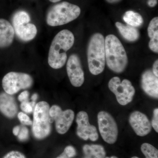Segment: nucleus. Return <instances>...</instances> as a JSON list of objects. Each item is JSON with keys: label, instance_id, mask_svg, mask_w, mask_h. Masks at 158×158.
<instances>
[{"label": "nucleus", "instance_id": "obj_1", "mask_svg": "<svg viewBox=\"0 0 158 158\" xmlns=\"http://www.w3.org/2000/svg\"><path fill=\"white\" fill-rule=\"evenodd\" d=\"M75 37L72 32L68 30L60 31L54 37L49 51L48 62L54 69L62 68L67 59L66 52L73 46Z\"/></svg>", "mask_w": 158, "mask_h": 158}, {"label": "nucleus", "instance_id": "obj_2", "mask_svg": "<svg viewBox=\"0 0 158 158\" xmlns=\"http://www.w3.org/2000/svg\"><path fill=\"white\" fill-rule=\"evenodd\" d=\"M106 62L110 69L120 73L127 67L128 58L124 47L119 40L113 34L105 39Z\"/></svg>", "mask_w": 158, "mask_h": 158}, {"label": "nucleus", "instance_id": "obj_3", "mask_svg": "<svg viewBox=\"0 0 158 158\" xmlns=\"http://www.w3.org/2000/svg\"><path fill=\"white\" fill-rule=\"evenodd\" d=\"M88 68L91 74L98 75L103 72L106 65L105 38L100 33L94 34L88 43Z\"/></svg>", "mask_w": 158, "mask_h": 158}, {"label": "nucleus", "instance_id": "obj_4", "mask_svg": "<svg viewBox=\"0 0 158 158\" xmlns=\"http://www.w3.org/2000/svg\"><path fill=\"white\" fill-rule=\"evenodd\" d=\"M81 12L78 6L62 2L51 7L47 14L46 22L51 27L63 25L76 19Z\"/></svg>", "mask_w": 158, "mask_h": 158}, {"label": "nucleus", "instance_id": "obj_5", "mask_svg": "<svg viewBox=\"0 0 158 158\" xmlns=\"http://www.w3.org/2000/svg\"><path fill=\"white\" fill-rule=\"evenodd\" d=\"M49 110V105L45 101L35 105L32 132L34 137L38 140L44 139L50 134L51 123L53 120L50 116Z\"/></svg>", "mask_w": 158, "mask_h": 158}, {"label": "nucleus", "instance_id": "obj_6", "mask_svg": "<svg viewBox=\"0 0 158 158\" xmlns=\"http://www.w3.org/2000/svg\"><path fill=\"white\" fill-rule=\"evenodd\" d=\"M31 18L25 11H17L12 18V27L18 37L23 41H29L35 38L37 29L35 25L30 23Z\"/></svg>", "mask_w": 158, "mask_h": 158}, {"label": "nucleus", "instance_id": "obj_7", "mask_svg": "<svg viewBox=\"0 0 158 158\" xmlns=\"http://www.w3.org/2000/svg\"><path fill=\"white\" fill-rule=\"evenodd\" d=\"M33 83V79L30 75L15 72L6 74L2 81L3 89L10 95L17 93L20 90L31 88Z\"/></svg>", "mask_w": 158, "mask_h": 158}, {"label": "nucleus", "instance_id": "obj_8", "mask_svg": "<svg viewBox=\"0 0 158 158\" xmlns=\"http://www.w3.org/2000/svg\"><path fill=\"white\" fill-rule=\"evenodd\" d=\"M108 87L120 105L126 106L132 101L135 89L129 80L124 79L121 82L118 77H113L109 81Z\"/></svg>", "mask_w": 158, "mask_h": 158}, {"label": "nucleus", "instance_id": "obj_9", "mask_svg": "<svg viewBox=\"0 0 158 158\" xmlns=\"http://www.w3.org/2000/svg\"><path fill=\"white\" fill-rule=\"evenodd\" d=\"M98 122L103 139L109 144L115 143L118 138V128L112 115L106 111H101L98 114Z\"/></svg>", "mask_w": 158, "mask_h": 158}, {"label": "nucleus", "instance_id": "obj_10", "mask_svg": "<svg viewBox=\"0 0 158 158\" xmlns=\"http://www.w3.org/2000/svg\"><path fill=\"white\" fill-rule=\"evenodd\" d=\"M50 116L56 122L57 132L64 135L69 131L74 119V112L71 110L62 111L59 106L53 105L50 108Z\"/></svg>", "mask_w": 158, "mask_h": 158}, {"label": "nucleus", "instance_id": "obj_11", "mask_svg": "<svg viewBox=\"0 0 158 158\" xmlns=\"http://www.w3.org/2000/svg\"><path fill=\"white\" fill-rule=\"evenodd\" d=\"M76 122L77 124V134L83 140L95 141L98 139L99 135L96 127L90 124L89 116L87 112L81 111L77 114Z\"/></svg>", "mask_w": 158, "mask_h": 158}, {"label": "nucleus", "instance_id": "obj_12", "mask_svg": "<svg viewBox=\"0 0 158 158\" xmlns=\"http://www.w3.org/2000/svg\"><path fill=\"white\" fill-rule=\"evenodd\" d=\"M67 75L71 84L75 87L81 86L85 81V74L81 63L77 54L71 55L66 64Z\"/></svg>", "mask_w": 158, "mask_h": 158}, {"label": "nucleus", "instance_id": "obj_13", "mask_svg": "<svg viewBox=\"0 0 158 158\" xmlns=\"http://www.w3.org/2000/svg\"><path fill=\"white\" fill-rule=\"evenodd\" d=\"M130 124L137 135L144 137L152 131L151 123L147 116L138 111L131 113L129 118Z\"/></svg>", "mask_w": 158, "mask_h": 158}, {"label": "nucleus", "instance_id": "obj_14", "mask_svg": "<svg viewBox=\"0 0 158 158\" xmlns=\"http://www.w3.org/2000/svg\"><path fill=\"white\" fill-rule=\"evenodd\" d=\"M141 86L144 92L151 97L158 98V78L152 71H145L141 76Z\"/></svg>", "mask_w": 158, "mask_h": 158}, {"label": "nucleus", "instance_id": "obj_15", "mask_svg": "<svg viewBox=\"0 0 158 158\" xmlns=\"http://www.w3.org/2000/svg\"><path fill=\"white\" fill-rule=\"evenodd\" d=\"M0 112L7 118H14L18 113V106L12 95L6 92L0 93Z\"/></svg>", "mask_w": 158, "mask_h": 158}, {"label": "nucleus", "instance_id": "obj_16", "mask_svg": "<svg viewBox=\"0 0 158 158\" xmlns=\"http://www.w3.org/2000/svg\"><path fill=\"white\" fill-rule=\"evenodd\" d=\"M14 36V30L11 24L7 20L0 19V48L11 45Z\"/></svg>", "mask_w": 158, "mask_h": 158}, {"label": "nucleus", "instance_id": "obj_17", "mask_svg": "<svg viewBox=\"0 0 158 158\" xmlns=\"http://www.w3.org/2000/svg\"><path fill=\"white\" fill-rule=\"evenodd\" d=\"M148 37L150 38L149 47L151 50L158 53V18H154L151 21L148 28Z\"/></svg>", "mask_w": 158, "mask_h": 158}, {"label": "nucleus", "instance_id": "obj_18", "mask_svg": "<svg viewBox=\"0 0 158 158\" xmlns=\"http://www.w3.org/2000/svg\"><path fill=\"white\" fill-rule=\"evenodd\" d=\"M116 26L122 36L130 42H135L139 39L140 34L138 29L127 25H125L120 22L116 23Z\"/></svg>", "mask_w": 158, "mask_h": 158}, {"label": "nucleus", "instance_id": "obj_19", "mask_svg": "<svg viewBox=\"0 0 158 158\" xmlns=\"http://www.w3.org/2000/svg\"><path fill=\"white\" fill-rule=\"evenodd\" d=\"M83 151L87 157H89L94 156L97 158H104L106 155L104 148L99 144H86L83 147Z\"/></svg>", "mask_w": 158, "mask_h": 158}, {"label": "nucleus", "instance_id": "obj_20", "mask_svg": "<svg viewBox=\"0 0 158 158\" xmlns=\"http://www.w3.org/2000/svg\"><path fill=\"white\" fill-rule=\"evenodd\" d=\"M123 19L127 25L136 28L140 27L143 23V19L141 15L133 11H126Z\"/></svg>", "mask_w": 158, "mask_h": 158}, {"label": "nucleus", "instance_id": "obj_21", "mask_svg": "<svg viewBox=\"0 0 158 158\" xmlns=\"http://www.w3.org/2000/svg\"><path fill=\"white\" fill-rule=\"evenodd\" d=\"M141 150L146 158H158V151L155 147L148 143L141 145Z\"/></svg>", "mask_w": 158, "mask_h": 158}, {"label": "nucleus", "instance_id": "obj_22", "mask_svg": "<svg viewBox=\"0 0 158 158\" xmlns=\"http://www.w3.org/2000/svg\"><path fill=\"white\" fill-rule=\"evenodd\" d=\"M18 118L23 124L25 125H32L33 122L25 113L20 112L18 114Z\"/></svg>", "mask_w": 158, "mask_h": 158}, {"label": "nucleus", "instance_id": "obj_23", "mask_svg": "<svg viewBox=\"0 0 158 158\" xmlns=\"http://www.w3.org/2000/svg\"><path fill=\"white\" fill-rule=\"evenodd\" d=\"M18 138L21 141H24L29 138V131L28 129L25 127H22L18 135Z\"/></svg>", "mask_w": 158, "mask_h": 158}, {"label": "nucleus", "instance_id": "obj_24", "mask_svg": "<svg viewBox=\"0 0 158 158\" xmlns=\"http://www.w3.org/2000/svg\"><path fill=\"white\" fill-rule=\"evenodd\" d=\"M2 158H26V157L19 151H12L6 154Z\"/></svg>", "mask_w": 158, "mask_h": 158}, {"label": "nucleus", "instance_id": "obj_25", "mask_svg": "<svg viewBox=\"0 0 158 158\" xmlns=\"http://www.w3.org/2000/svg\"><path fill=\"white\" fill-rule=\"evenodd\" d=\"M20 107L24 112L28 113H32L33 112V109H34V107L31 104V102H29L28 101L21 102Z\"/></svg>", "mask_w": 158, "mask_h": 158}, {"label": "nucleus", "instance_id": "obj_26", "mask_svg": "<svg viewBox=\"0 0 158 158\" xmlns=\"http://www.w3.org/2000/svg\"><path fill=\"white\" fill-rule=\"evenodd\" d=\"M152 126L155 130L157 133L158 132V109L156 108L154 110L153 116L152 121Z\"/></svg>", "mask_w": 158, "mask_h": 158}, {"label": "nucleus", "instance_id": "obj_27", "mask_svg": "<svg viewBox=\"0 0 158 158\" xmlns=\"http://www.w3.org/2000/svg\"><path fill=\"white\" fill-rule=\"evenodd\" d=\"M64 152L69 158L73 157L76 155V151L74 148L70 145L65 147Z\"/></svg>", "mask_w": 158, "mask_h": 158}, {"label": "nucleus", "instance_id": "obj_28", "mask_svg": "<svg viewBox=\"0 0 158 158\" xmlns=\"http://www.w3.org/2000/svg\"><path fill=\"white\" fill-rule=\"evenodd\" d=\"M29 93L28 91H24L22 92L18 96V99L20 102H22L27 101L28 99Z\"/></svg>", "mask_w": 158, "mask_h": 158}, {"label": "nucleus", "instance_id": "obj_29", "mask_svg": "<svg viewBox=\"0 0 158 158\" xmlns=\"http://www.w3.org/2000/svg\"><path fill=\"white\" fill-rule=\"evenodd\" d=\"M152 72L156 77H158V60H156L153 65Z\"/></svg>", "mask_w": 158, "mask_h": 158}, {"label": "nucleus", "instance_id": "obj_30", "mask_svg": "<svg viewBox=\"0 0 158 158\" xmlns=\"http://www.w3.org/2000/svg\"><path fill=\"white\" fill-rule=\"evenodd\" d=\"M157 4V0H148V4L151 7H155Z\"/></svg>", "mask_w": 158, "mask_h": 158}, {"label": "nucleus", "instance_id": "obj_31", "mask_svg": "<svg viewBox=\"0 0 158 158\" xmlns=\"http://www.w3.org/2000/svg\"><path fill=\"white\" fill-rule=\"evenodd\" d=\"M20 130V127L19 126H17L15 127L13 129V130H12V132H13V135L15 136H18L19 133V132Z\"/></svg>", "mask_w": 158, "mask_h": 158}, {"label": "nucleus", "instance_id": "obj_32", "mask_svg": "<svg viewBox=\"0 0 158 158\" xmlns=\"http://www.w3.org/2000/svg\"><path fill=\"white\" fill-rule=\"evenodd\" d=\"M108 3L110 4H116L120 2L121 0H106Z\"/></svg>", "mask_w": 158, "mask_h": 158}, {"label": "nucleus", "instance_id": "obj_33", "mask_svg": "<svg viewBox=\"0 0 158 158\" xmlns=\"http://www.w3.org/2000/svg\"><path fill=\"white\" fill-rule=\"evenodd\" d=\"M37 97H38V95H37V94H33V96H32V98H31V99H32V102L35 103V101L37 100Z\"/></svg>", "mask_w": 158, "mask_h": 158}, {"label": "nucleus", "instance_id": "obj_34", "mask_svg": "<svg viewBox=\"0 0 158 158\" xmlns=\"http://www.w3.org/2000/svg\"><path fill=\"white\" fill-rule=\"evenodd\" d=\"M56 158H69L68 157V156H67L65 155V153L63 152L62 153V154L60 155V156H58V157H57Z\"/></svg>", "mask_w": 158, "mask_h": 158}, {"label": "nucleus", "instance_id": "obj_35", "mask_svg": "<svg viewBox=\"0 0 158 158\" xmlns=\"http://www.w3.org/2000/svg\"><path fill=\"white\" fill-rule=\"evenodd\" d=\"M49 1L51 2L56 3L58 2H59V1H61V0H49Z\"/></svg>", "mask_w": 158, "mask_h": 158}, {"label": "nucleus", "instance_id": "obj_36", "mask_svg": "<svg viewBox=\"0 0 158 158\" xmlns=\"http://www.w3.org/2000/svg\"><path fill=\"white\" fill-rule=\"evenodd\" d=\"M105 158H118L117 157L115 156H113L111 157H106Z\"/></svg>", "mask_w": 158, "mask_h": 158}, {"label": "nucleus", "instance_id": "obj_37", "mask_svg": "<svg viewBox=\"0 0 158 158\" xmlns=\"http://www.w3.org/2000/svg\"><path fill=\"white\" fill-rule=\"evenodd\" d=\"M85 158H91V157H86ZM97 158L95 157H94V158Z\"/></svg>", "mask_w": 158, "mask_h": 158}, {"label": "nucleus", "instance_id": "obj_38", "mask_svg": "<svg viewBox=\"0 0 158 158\" xmlns=\"http://www.w3.org/2000/svg\"><path fill=\"white\" fill-rule=\"evenodd\" d=\"M131 158H139L137 157L134 156V157H132Z\"/></svg>", "mask_w": 158, "mask_h": 158}]
</instances>
